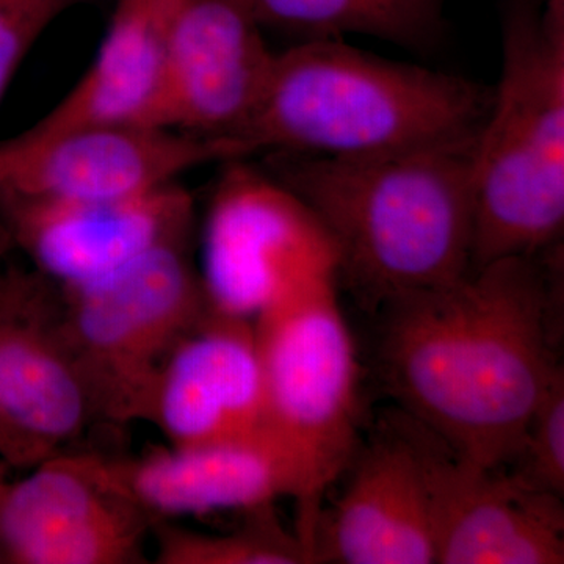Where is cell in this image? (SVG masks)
<instances>
[{
	"label": "cell",
	"instance_id": "cell-15",
	"mask_svg": "<svg viewBox=\"0 0 564 564\" xmlns=\"http://www.w3.org/2000/svg\"><path fill=\"white\" fill-rule=\"evenodd\" d=\"M317 562L436 563L425 470L406 426L375 441L315 538Z\"/></svg>",
	"mask_w": 564,
	"mask_h": 564
},
{
	"label": "cell",
	"instance_id": "cell-19",
	"mask_svg": "<svg viewBox=\"0 0 564 564\" xmlns=\"http://www.w3.org/2000/svg\"><path fill=\"white\" fill-rule=\"evenodd\" d=\"M273 505L248 511L247 524L229 533H204L173 524H152L158 564H306L317 563L299 533L289 532Z\"/></svg>",
	"mask_w": 564,
	"mask_h": 564
},
{
	"label": "cell",
	"instance_id": "cell-1",
	"mask_svg": "<svg viewBox=\"0 0 564 564\" xmlns=\"http://www.w3.org/2000/svg\"><path fill=\"white\" fill-rule=\"evenodd\" d=\"M386 384L414 421L456 454L503 467L521 451L556 358V299L536 256L386 303Z\"/></svg>",
	"mask_w": 564,
	"mask_h": 564
},
{
	"label": "cell",
	"instance_id": "cell-23",
	"mask_svg": "<svg viewBox=\"0 0 564 564\" xmlns=\"http://www.w3.org/2000/svg\"><path fill=\"white\" fill-rule=\"evenodd\" d=\"M10 470L6 463L0 462V500H2L3 492L10 484Z\"/></svg>",
	"mask_w": 564,
	"mask_h": 564
},
{
	"label": "cell",
	"instance_id": "cell-22",
	"mask_svg": "<svg viewBox=\"0 0 564 564\" xmlns=\"http://www.w3.org/2000/svg\"><path fill=\"white\" fill-rule=\"evenodd\" d=\"M11 248H13V242H11L9 229H7L2 214H0V263L3 262V259H6V256L9 254Z\"/></svg>",
	"mask_w": 564,
	"mask_h": 564
},
{
	"label": "cell",
	"instance_id": "cell-6",
	"mask_svg": "<svg viewBox=\"0 0 564 564\" xmlns=\"http://www.w3.org/2000/svg\"><path fill=\"white\" fill-rule=\"evenodd\" d=\"M187 245H162L77 288L46 281L52 333L79 372L99 423L148 421L159 375L210 311Z\"/></svg>",
	"mask_w": 564,
	"mask_h": 564
},
{
	"label": "cell",
	"instance_id": "cell-10",
	"mask_svg": "<svg viewBox=\"0 0 564 564\" xmlns=\"http://www.w3.org/2000/svg\"><path fill=\"white\" fill-rule=\"evenodd\" d=\"M162 20L159 126L234 140L274 57L251 0H162Z\"/></svg>",
	"mask_w": 564,
	"mask_h": 564
},
{
	"label": "cell",
	"instance_id": "cell-9",
	"mask_svg": "<svg viewBox=\"0 0 564 564\" xmlns=\"http://www.w3.org/2000/svg\"><path fill=\"white\" fill-rule=\"evenodd\" d=\"M152 524L111 480L104 454L70 448L10 480L0 500V562L144 563Z\"/></svg>",
	"mask_w": 564,
	"mask_h": 564
},
{
	"label": "cell",
	"instance_id": "cell-4",
	"mask_svg": "<svg viewBox=\"0 0 564 564\" xmlns=\"http://www.w3.org/2000/svg\"><path fill=\"white\" fill-rule=\"evenodd\" d=\"M473 265L538 256L564 225V0H508L502 74L474 141Z\"/></svg>",
	"mask_w": 564,
	"mask_h": 564
},
{
	"label": "cell",
	"instance_id": "cell-12",
	"mask_svg": "<svg viewBox=\"0 0 564 564\" xmlns=\"http://www.w3.org/2000/svg\"><path fill=\"white\" fill-rule=\"evenodd\" d=\"M13 247L57 288L117 272L162 245L191 239L193 202L180 182L141 195L46 199L0 193Z\"/></svg>",
	"mask_w": 564,
	"mask_h": 564
},
{
	"label": "cell",
	"instance_id": "cell-17",
	"mask_svg": "<svg viewBox=\"0 0 564 564\" xmlns=\"http://www.w3.org/2000/svg\"><path fill=\"white\" fill-rule=\"evenodd\" d=\"M163 90L162 0H117L101 46L87 70L35 132L87 126H159Z\"/></svg>",
	"mask_w": 564,
	"mask_h": 564
},
{
	"label": "cell",
	"instance_id": "cell-14",
	"mask_svg": "<svg viewBox=\"0 0 564 564\" xmlns=\"http://www.w3.org/2000/svg\"><path fill=\"white\" fill-rule=\"evenodd\" d=\"M147 422L158 425L173 447L274 443L252 321L210 307L159 375Z\"/></svg>",
	"mask_w": 564,
	"mask_h": 564
},
{
	"label": "cell",
	"instance_id": "cell-2",
	"mask_svg": "<svg viewBox=\"0 0 564 564\" xmlns=\"http://www.w3.org/2000/svg\"><path fill=\"white\" fill-rule=\"evenodd\" d=\"M474 141L359 158L274 154L273 176L317 215L339 270L386 304L470 272Z\"/></svg>",
	"mask_w": 564,
	"mask_h": 564
},
{
	"label": "cell",
	"instance_id": "cell-21",
	"mask_svg": "<svg viewBox=\"0 0 564 564\" xmlns=\"http://www.w3.org/2000/svg\"><path fill=\"white\" fill-rule=\"evenodd\" d=\"M84 0H0V106L44 32Z\"/></svg>",
	"mask_w": 564,
	"mask_h": 564
},
{
	"label": "cell",
	"instance_id": "cell-24",
	"mask_svg": "<svg viewBox=\"0 0 564 564\" xmlns=\"http://www.w3.org/2000/svg\"><path fill=\"white\" fill-rule=\"evenodd\" d=\"M7 288H9V273L0 274V302L6 296Z\"/></svg>",
	"mask_w": 564,
	"mask_h": 564
},
{
	"label": "cell",
	"instance_id": "cell-11",
	"mask_svg": "<svg viewBox=\"0 0 564 564\" xmlns=\"http://www.w3.org/2000/svg\"><path fill=\"white\" fill-rule=\"evenodd\" d=\"M406 429L425 470L436 563H564L562 497L464 458L419 422Z\"/></svg>",
	"mask_w": 564,
	"mask_h": 564
},
{
	"label": "cell",
	"instance_id": "cell-5",
	"mask_svg": "<svg viewBox=\"0 0 564 564\" xmlns=\"http://www.w3.org/2000/svg\"><path fill=\"white\" fill-rule=\"evenodd\" d=\"M337 274L296 281L252 321L267 429L295 475L296 533L315 560L322 499L350 462L358 425V362Z\"/></svg>",
	"mask_w": 564,
	"mask_h": 564
},
{
	"label": "cell",
	"instance_id": "cell-13",
	"mask_svg": "<svg viewBox=\"0 0 564 564\" xmlns=\"http://www.w3.org/2000/svg\"><path fill=\"white\" fill-rule=\"evenodd\" d=\"M96 423L80 375L47 321L46 281L9 272L0 302V462L25 473L70 451Z\"/></svg>",
	"mask_w": 564,
	"mask_h": 564
},
{
	"label": "cell",
	"instance_id": "cell-7",
	"mask_svg": "<svg viewBox=\"0 0 564 564\" xmlns=\"http://www.w3.org/2000/svg\"><path fill=\"white\" fill-rule=\"evenodd\" d=\"M228 166L207 209L198 272L215 313L254 321L296 281L339 270V252L291 188L242 161Z\"/></svg>",
	"mask_w": 564,
	"mask_h": 564
},
{
	"label": "cell",
	"instance_id": "cell-18",
	"mask_svg": "<svg viewBox=\"0 0 564 564\" xmlns=\"http://www.w3.org/2000/svg\"><path fill=\"white\" fill-rule=\"evenodd\" d=\"M251 6L262 28L307 40L366 35L421 50L444 32L445 0H251Z\"/></svg>",
	"mask_w": 564,
	"mask_h": 564
},
{
	"label": "cell",
	"instance_id": "cell-20",
	"mask_svg": "<svg viewBox=\"0 0 564 564\" xmlns=\"http://www.w3.org/2000/svg\"><path fill=\"white\" fill-rule=\"evenodd\" d=\"M514 473L527 485L563 497L564 494V373H558L530 419Z\"/></svg>",
	"mask_w": 564,
	"mask_h": 564
},
{
	"label": "cell",
	"instance_id": "cell-16",
	"mask_svg": "<svg viewBox=\"0 0 564 564\" xmlns=\"http://www.w3.org/2000/svg\"><path fill=\"white\" fill-rule=\"evenodd\" d=\"M111 480L152 521L256 510L296 496L291 464L272 441H231L104 455Z\"/></svg>",
	"mask_w": 564,
	"mask_h": 564
},
{
	"label": "cell",
	"instance_id": "cell-8",
	"mask_svg": "<svg viewBox=\"0 0 564 564\" xmlns=\"http://www.w3.org/2000/svg\"><path fill=\"white\" fill-rule=\"evenodd\" d=\"M248 158L236 140L154 126L25 129L0 140V193L46 199L141 195L212 163Z\"/></svg>",
	"mask_w": 564,
	"mask_h": 564
},
{
	"label": "cell",
	"instance_id": "cell-3",
	"mask_svg": "<svg viewBox=\"0 0 564 564\" xmlns=\"http://www.w3.org/2000/svg\"><path fill=\"white\" fill-rule=\"evenodd\" d=\"M492 91L336 39L274 52L254 110L234 140L248 155L359 158L473 140Z\"/></svg>",
	"mask_w": 564,
	"mask_h": 564
}]
</instances>
